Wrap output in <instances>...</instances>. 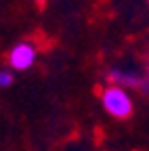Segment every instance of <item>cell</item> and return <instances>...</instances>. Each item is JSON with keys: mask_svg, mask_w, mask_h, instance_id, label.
Wrapping results in <instances>:
<instances>
[{"mask_svg": "<svg viewBox=\"0 0 149 151\" xmlns=\"http://www.w3.org/2000/svg\"><path fill=\"white\" fill-rule=\"evenodd\" d=\"M99 99H101V107L105 109V113H109L114 120H128L135 111V103H132L130 92L120 86L107 84L101 90Z\"/></svg>", "mask_w": 149, "mask_h": 151, "instance_id": "6da1fadb", "label": "cell"}, {"mask_svg": "<svg viewBox=\"0 0 149 151\" xmlns=\"http://www.w3.org/2000/svg\"><path fill=\"white\" fill-rule=\"evenodd\" d=\"M36 59H38V48H36L34 42H27V40L13 44L9 55H6L11 71H25L36 63Z\"/></svg>", "mask_w": 149, "mask_h": 151, "instance_id": "7a4b0ae2", "label": "cell"}, {"mask_svg": "<svg viewBox=\"0 0 149 151\" xmlns=\"http://www.w3.org/2000/svg\"><path fill=\"white\" fill-rule=\"evenodd\" d=\"M107 82L111 86H120L124 90L128 88H141L143 76H139L132 69H120V67H109L107 69Z\"/></svg>", "mask_w": 149, "mask_h": 151, "instance_id": "3957f363", "label": "cell"}, {"mask_svg": "<svg viewBox=\"0 0 149 151\" xmlns=\"http://www.w3.org/2000/svg\"><path fill=\"white\" fill-rule=\"evenodd\" d=\"M15 82V76L9 67H0V88H9Z\"/></svg>", "mask_w": 149, "mask_h": 151, "instance_id": "277c9868", "label": "cell"}, {"mask_svg": "<svg viewBox=\"0 0 149 151\" xmlns=\"http://www.w3.org/2000/svg\"><path fill=\"white\" fill-rule=\"evenodd\" d=\"M141 92H145V94H149V65L145 67V73H143V82H141V88H139Z\"/></svg>", "mask_w": 149, "mask_h": 151, "instance_id": "5b68a950", "label": "cell"}]
</instances>
